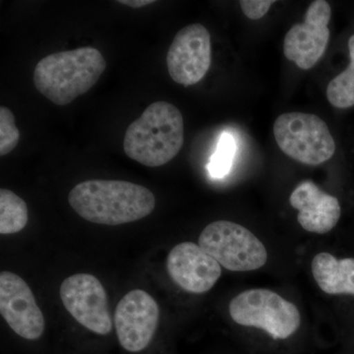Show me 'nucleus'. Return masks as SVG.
<instances>
[{
	"label": "nucleus",
	"mask_w": 354,
	"mask_h": 354,
	"mask_svg": "<svg viewBox=\"0 0 354 354\" xmlns=\"http://www.w3.org/2000/svg\"><path fill=\"white\" fill-rule=\"evenodd\" d=\"M184 143L183 113L172 104L156 102L128 127L123 140L127 157L149 167L171 162Z\"/></svg>",
	"instance_id": "obj_3"
},
{
	"label": "nucleus",
	"mask_w": 354,
	"mask_h": 354,
	"mask_svg": "<svg viewBox=\"0 0 354 354\" xmlns=\"http://www.w3.org/2000/svg\"><path fill=\"white\" fill-rule=\"evenodd\" d=\"M291 207L297 209V221L306 232L325 234L339 223L341 205L337 198L324 192L311 180L302 181L290 197Z\"/></svg>",
	"instance_id": "obj_13"
},
{
	"label": "nucleus",
	"mask_w": 354,
	"mask_h": 354,
	"mask_svg": "<svg viewBox=\"0 0 354 354\" xmlns=\"http://www.w3.org/2000/svg\"><path fill=\"white\" fill-rule=\"evenodd\" d=\"M29 220L27 204L12 191L0 189V234L21 232Z\"/></svg>",
	"instance_id": "obj_15"
},
{
	"label": "nucleus",
	"mask_w": 354,
	"mask_h": 354,
	"mask_svg": "<svg viewBox=\"0 0 354 354\" xmlns=\"http://www.w3.org/2000/svg\"><path fill=\"white\" fill-rule=\"evenodd\" d=\"M211 62V35L201 24L183 28L167 51L169 76L185 87L199 83L209 71Z\"/></svg>",
	"instance_id": "obj_8"
},
{
	"label": "nucleus",
	"mask_w": 354,
	"mask_h": 354,
	"mask_svg": "<svg viewBox=\"0 0 354 354\" xmlns=\"http://www.w3.org/2000/svg\"><path fill=\"white\" fill-rule=\"evenodd\" d=\"M230 315L244 327L265 330L274 339H288L301 323L299 310L274 291L253 288L230 301Z\"/></svg>",
	"instance_id": "obj_4"
},
{
	"label": "nucleus",
	"mask_w": 354,
	"mask_h": 354,
	"mask_svg": "<svg viewBox=\"0 0 354 354\" xmlns=\"http://www.w3.org/2000/svg\"><path fill=\"white\" fill-rule=\"evenodd\" d=\"M118 2L122 6L131 7V8H141V7L149 6V4L155 3L156 1L153 0H120Z\"/></svg>",
	"instance_id": "obj_20"
},
{
	"label": "nucleus",
	"mask_w": 354,
	"mask_h": 354,
	"mask_svg": "<svg viewBox=\"0 0 354 354\" xmlns=\"http://www.w3.org/2000/svg\"><path fill=\"white\" fill-rule=\"evenodd\" d=\"M160 321V307L145 290H133L121 298L114 313L120 346L140 353L150 344Z\"/></svg>",
	"instance_id": "obj_9"
},
{
	"label": "nucleus",
	"mask_w": 354,
	"mask_h": 354,
	"mask_svg": "<svg viewBox=\"0 0 354 354\" xmlns=\"http://www.w3.org/2000/svg\"><path fill=\"white\" fill-rule=\"evenodd\" d=\"M236 150L235 140L230 133L223 132L218 140L216 152L212 156L208 165L209 176L220 179L227 176L234 164Z\"/></svg>",
	"instance_id": "obj_17"
},
{
	"label": "nucleus",
	"mask_w": 354,
	"mask_h": 354,
	"mask_svg": "<svg viewBox=\"0 0 354 354\" xmlns=\"http://www.w3.org/2000/svg\"><path fill=\"white\" fill-rule=\"evenodd\" d=\"M351 64L348 68L335 77L327 87L328 101L337 109L354 106V35L348 39Z\"/></svg>",
	"instance_id": "obj_16"
},
{
	"label": "nucleus",
	"mask_w": 354,
	"mask_h": 354,
	"mask_svg": "<svg viewBox=\"0 0 354 354\" xmlns=\"http://www.w3.org/2000/svg\"><path fill=\"white\" fill-rule=\"evenodd\" d=\"M332 9L329 2L315 0L310 4L304 23L293 26L286 35V57L302 70L315 66L327 48Z\"/></svg>",
	"instance_id": "obj_10"
},
{
	"label": "nucleus",
	"mask_w": 354,
	"mask_h": 354,
	"mask_svg": "<svg viewBox=\"0 0 354 354\" xmlns=\"http://www.w3.org/2000/svg\"><path fill=\"white\" fill-rule=\"evenodd\" d=\"M167 268L169 277L179 288L198 295L212 290L221 276V265L201 247L189 241L171 249Z\"/></svg>",
	"instance_id": "obj_12"
},
{
	"label": "nucleus",
	"mask_w": 354,
	"mask_h": 354,
	"mask_svg": "<svg viewBox=\"0 0 354 354\" xmlns=\"http://www.w3.org/2000/svg\"><path fill=\"white\" fill-rule=\"evenodd\" d=\"M274 1L272 0H242V12L251 20H259L264 17Z\"/></svg>",
	"instance_id": "obj_19"
},
{
	"label": "nucleus",
	"mask_w": 354,
	"mask_h": 354,
	"mask_svg": "<svg viewBox=\"0 0 354 354\" xmlns=\"http://www.w3.org/2000/svg\"><path fill=\"white\" fill-rule=\"evenodd\" d=\"M106 68L101 51L91 46L51 53L35 67V87L57 106H67L94 87Z\"/></svg>",
	"instance_id": "obj_2"
},
{
	"label": "nucleus",
	"mask_w": 354,
	"mask_h": 354,
	"mask_svg": "<svg viewBox=\"0 0 354 354\" xmlns=\"http://www.w3.org/2000/svg\"><path fill=\"white\" fill-rule=\"evenodd\" d=\"M20 132L16 127L12 111L6 106L0 108V156L8 155L19 143Z\"/></svg>",
	"instance_id": "obj_18"
},
{
	"label": "nucleus",
	"mask_w": 354,
	"mask_h": 354,
	"mask_svg": "<svg viewBox=\"0 0 354 354\" xmlns=\"http://www.w3.org/2000/svg\"><path fill=\"white\" fill-rule=\"evenodd\" d=\"M311 270L324 292L354 295V258L339 260L332 254L319 253L312 260Z\"/></svg>",
	"instance_id": "obj_14"
},
{
	"label": "nucleus",
	"mask_w": 354,
	"mask_h": 354,
	"mask_svg": "<svg viewBox=\"0 0 354 354\" xmlns=\"http://www.w3.org/2000/svg\"><path fill=\"white\" fill-rule=\"evenodd\" d=\"M0 313L18 335L36 341L44 335L46 322L32 291L24 279L11 272L0 274Z\"/></svg>",
	"instance_id": "obj_11"
},
{
	"label": "nucleus",
	"mask_w": 354,
	"mask_h": 354,
	"mask_svg": "<svg viewBox=\"0 0 354 354\" xmlns=\"http://www.w3.org/2000/svg\"><path fill=\"white\" fill-rule=\"evenodd\" d=\"M199 246L228 271H255L267 263L268 253L262 241L232 221L209 223L200 234Z\"/></svg>",
	"instance_id": "obj_6"
},
{
	"label": "nucleus",
	"mask_w": 354,
	"mask_h": 354,
	"mask_svg": "<svg viewBox=\"0 0 354 354\" xmlns=\"http://www.w3.org/2000/svg\"><path fill=\"white\" fill-rule=\"evenodd\" d=\"M274 135L279 149L301 164H324L335 152V142L329 127L315 114H281L274 121Z\"/></svg>",
	"instance_id": "obj_5"
},
{
	"label": "nucleus",
	"mask_w": 354,
	"mask_h": 354,
	"mask_svg": "<svg viewBox=\"0 0 354 354\" xmlns=\"http://www.w3.org/2000/svg\"><path fill=\"white\" fill-rule=\"evenodd\" d=\"M59 295L65 309L86 329L102 335L111 332L108 297L95 276L81 272L69 277L60 286Z\"/></svg>",
	"instance_id": "obj_7"
},
{
	"label": "nucleus",
	"mask_w": 354,
	"mask_h": 354,
	"mask_svg": "<svg viewBox=\"0 0 354 354\" xmlns=\"http://www.w3.org/2000/svg\"><path fill=\"white\" fill-rule=\"evenodd\" d=\"M68 202L84 220L97 225H120L153 213L152 191L128 181L92 179L74 186Z\"/></svg>",
	"instance_id": "obj_1"
}]
</instances>
